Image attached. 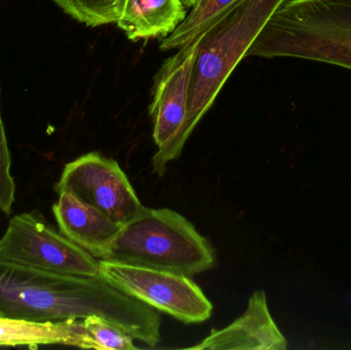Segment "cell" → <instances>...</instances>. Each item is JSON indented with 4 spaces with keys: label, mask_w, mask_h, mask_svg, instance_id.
I'll return each instance as SVG.
<instances>
[{
    "label": "cell",
    "mask_w": 351,
    "mask_h": 350,
    "mask_svg": "<svg viewBox=\"0 0 351 350\" xmlns=\"http://www.w3.org/2000/svg\"><path fill=\"white\" fill-rule=\"evenodd\" d=\"M94 349L135 350L134 338L123 329L98 316L84 318Z\"/></svg>",
    "instance_id": "obj_15"
},
{
    "label": "cell",
    "mask_w": 351,
    "mask_h": 350,
    "mask_svg": "<svg viewBox=\"0 0 351 350\" xmlns=\"http://www.w3.org/2000/svg\"><path fill=\"white\" fill-rule=\"evenodd\" d=\"M103 260L192 277L214 266L215 253L177 212L144 207L121 226Z\"/></svg>",
    "instance_id": "obj_4"
},
{
    "label": "cell",
    "mask_w": 351,
    "mask_h": 350,
    "mask_svg": "<svg viewBox=\"0 0 351 350\" xmlns=\"http://www.w3.org/2000/svg\"><path fill=\"white\" fill-rule=\"evenodd\" d=\"M53 214L60 232L88 254L103 260L121 230V224L86 205L70 191H60Z\"/></svg>",
    "instance_id": "obj_10"
},
{
    "label": "cell",
    "mask_w": 351,
    "mask_h": 350,
    "mask_svg": "<svg viewBox=\"0 0 351 350\" xmlns=\"http://www.w3.org/2000/svg\"><path fill=\"white\" fill-rule=\"evenodd\" d=\"M0 259L49 273L101 275L100 260L74 244L36 212L14 216L0 238Z\"/></svg>",
    "instance_id": "obj_5"
},
{
    "label": "cell",
    "mask_w": 351,
    "mask_h": 350,
    "mask_svg": "<svg viewBox=\"0 0 351 350\" xmlns=\"http://www.w3.org/2000/svg\"><path fill=\"white\" fill-rule=\"evenodd\" d=\"M66 14L92 28L117 23V0H51Z\"/></svg>",
    "instance_id": "obj_14"
},
{
    "label": "cell",
    "mask_w": 351,
    "mask_h": 350,
    "mask_svg": "<svg viewBox=\"0 0 351 350\" xmlns=\"http://www.w3.org/2000/svg\"><path fill=\"white\" fill-rule=\"evenodd\" d=\"M288 342L268 310L263 290L250 297L241 318L223 329H214L206 339L187 349L285 350Z\"/></svg>",
    "instance_id": "obj_9"
},
{
    "label": "cell",
    "mask_w": 351,
    "mask_h": 350,
    "mask_svg": "<svg viewBox=\"0 0 351 350\" xmlns=\"http://www.w3.org/2000/svg\"><path fill=\"white\" fill-rule=\"evenodd\" d=\"M12 158L8 138L1 116V88H0V212L4 215L12 213L16 199V184L12 173Z\"/></svg>",
    "instance_id": "obj_16"
},
{
    "label": "cell",
    "mask_w": 351,
    "mask_h": 350,
    "mask_svg": "<svg viewBox=\"0 0 351 350\" xmlns=\"http://www.w3.org/2000/svg\"><path fill=\"white\" fill-rule=\"evenodd\" d=\"M199 43L200 34L178 49L154 75L149 113L158 146L152 168L158 177L166 174L167 166L173 162V150L185 125L192 71Z\"/></svg>",
    "instance_id": "obj_7"
},
{
    "label": "cell",
    "mask_w": 351,
    "mask_h": 350,
    "mask_svg": "<svg viewBox=\"0 0 351 350\" xmlns=\"http://www.w3.org/2000/svg\"><path fill=\"white\" fill-rule=\"evenodd\" d=\"M100 267L113 287L180 322L198 324L212 316L213 304L191 277L105 260Z\"/></svg>",
    "instance_id": "obj_6"
},
{
    "label": "cell",
    "mask_w": 351,
    "mask_h": 350,
    "mask_svg": "<svg viewBox=\"0 0 351 350\" xmlns=\"http://www.w3.org/2000/svg\"><path fill=\"white\" fill-rule=\"evenodd\" d=\"M182 1H183L184 5L187 6V8H192L197 3V0H182Z\"/></svg>",
    "instance_id": "obj_17"
},
{
    "label": "cell",
    "mask_w": 351,
    "mask_h": 350,
    "mask_svg": "<svg viewBox=\"0 0 351 350\" xmlns=\"http://www.w3.org/2000/svg\"><path fill=\"white\" fill-rule=\"evenodd\" d=\"M187 16L182 0H123L117 25L132 41L166 38Z\"/></svg>",
    "instance_id": "obj_11"
},
{
    "label": "cell",
    "mask_w": 351,
    "mask_h": 350,
    "mask_svg": "<svg viewBox=\"0 0 351 350\" xmlns=\"http://www.w3.org/2000/svg\"><path fill=\"white\" fill-rule=\"evenodd\" d=\"M55 190L70 191L121 225L131 221L144 208L121 166L98 152L84 154L66 164Z\"/></svg>",
    "instance_id": "obj_8"
},
{
    "label": "cell",
    "mask_w": 351,
    "mask_h": 350,
    "mask_svg": "<svg viewBox=\"0 0 351 350\" xmlns=\"http://www.w3.org/2000/svg\"><path fill=\"white\" fill-rule=\"evenodd\" d=\"M67 345L94 349L84 320L31 322L0 316V347Z\"/></svg>",
    "instance_id": "obj_12"
},
{
    "label": "cell",
    "mask_w": 351,
    "mask_h": 350,
    "mask_svg": "<svg viewBox=\"0 0 351 350\" xmlns=\"http://www.w3.org/2000/svg\"><path fill=\"white\" fill-rule=\"evenodd\" d=\"M250 55L296 58L351 70V0H285Z\"/></svg>",
    "instance_id": "obj_3"
},
{
    "label": "cell",
    "mask_w": 351,
    "mask_h": 350,
    "mask_svg": "<svg viewBox=\"0 0 351 350\" xmlns=\"http://www.w3.org/2000/svg\"><path fill=\"white\" fill-rule=\"evenodd\" d=\"M285 0H239L204 32L192 71L187 117L173 150L181 155L188 138L210 110L229 76L261 32L271 14Z\"/></svg>",
    "instance_id": "obj_2"
},
{
    "label": "cell",
    "mask_w": 351,
    "mask_h": 350,
    "mask_svg": "<svg viewBox=\"0 0 351 350\" xmlns=\"http://www.w3.org/2000/svg\"><path fill=\"white\" fill-rule=\"evenodd\" d=\"M0 316L40 323L98 316L148 347L162 341L160 312L113 287L102 275H60L2 259Z\"/></svg>",
    "instance_id": "obj_1"
},
{
    "label": "cell",
    "mask_w": 351,
    "mask_h": 350,
    "mask_svg": "<svg viewBox=\"0 0 351 350\" xmlns=\"http://www.w3.org/2000/svg\"><path fill=\"white\" fill-rule=\"evenodd\" d=\"M239 0H200L172 34L162 39L160 51L178 49L204 32L215 18L224 14Z\"/></svg>",
    "instance_id": "obj_13"
},
{
    "label": "cell",
    "mask_w": 351,
    "mask_h": 350,
    "mask_svg": "<svg viewBox=\"0 0 351 350\" xmlns=\"http://www.w3.org/2000/svg\"><path fill=\"white\" fill-rule=\"evenodd\" d=\"M123 0H117V14H119V8H121V3H123Z\"/></svg>",
    "instance_id": "obj_18"
}]
</instances>
